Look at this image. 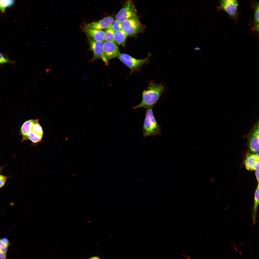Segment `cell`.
<instances>
[{
    "mask_svg": "<svg viewBox=\"0 0 259 259\" xmlns=\"http://www.w3.org/2000/svg\"><path fill=\"white\" fill-rule=\"evenodd\" d=\"M143 29L144 27L137 15L122 22L121 30L128 36L134 35Z\"/></svg>",
    "mask_w": 259,
    "mask_h": 259,
    "instance_id": "cell-3",
    "label": "cell"
},
{
    "mask_svg": "<svg viewBox=\"0 0 259 259\" xmlns=\"http://www.w3.org/2000/svg\"><path fill=\"white\" fill-rule=\"evenodd\" d=\"M259 161V157L256 154H251L247 155L245 161V164L246 169L248 170H254V166L255 164Z\"/></svg>",
    "mask_w": 259,
    "mask_h": 259,
    "instance_id": "cell-13",
    "label": "cell"
},
{
    "mask_svg": "<svg viewBox=\"0 0 259 259\" xmlns=\"http://www.w3.org/2000/svg\"><path fill=\"white\" fill-rule=\"evenodd\" d=\"M15 2L13 0H0V11L2 13H4L6 8L12 6Z\"/></svg>",
    "mask_w": 259,
    "mask_h": 259,
    "instance_id": "cell-16",
    "label": "cell"
},
{
    "mask_svg": "<svg viewBox=\"0 0 259 259\" xmlns=\"http://www.w3.org/2000/svg\"><path fill=\"white\" fill-rule=\"evenodd\" d=\"M152 107L146 109L143 127L144 137L158 135L161 133L160 127L154 116Z\"/></svg>",
    "mask_w": 259,
    "mask_h": 259,
    "instance_id": "cell-2",
    "label": "cell"
},
{
    "mask_svg": "<svg viewBox=\"0 0 259 259\" xmlns=\"http://www.w3.org/2000/svg\"><path fill=\"white\" fill-rule=\"evenodd\" d=\"M2 241L6 245L9 246L10 244L8 238L6 237H4L1 239Z\"/></svg>",
    "mask_w": 259,
    "mask_h": 259,
    "instance_id": "cell-25",
    "label": "cell"
},
{
    "mask_svg": "<svg viewBox=\"0 0 259 259\" xmlns=\"http://www.w3.org/2000/svg\"><path fill=\"white\" fill-rule=\"evenodd\" d=\"M255 174L256 178L258 181V183L259 182V170H256L255 172Z\"/></svg>",
    "mask_w": 259,
    "mask_h": 259,
    "instance_id": "cell-28",
    "label": "cell"
},
{
    "mask_svg": "<svg viewBox=\"0 0 259 259\" xmlns=\"http://www.w3.org/2000/svg\"><path fill=\"white\" fill-rule=\"evenodd\" d=\"M89 259H100L99 258L97 257H91Z\"/></svg>",
    "mask_w": 259,
    "mask_h": 259,
    "instance_id": "cell-29",
    "label": "cell"
},
{
    "mask_svg": "<svg viewBox=\"0 0 259 259\" xmlns=\"http://www.w3.org/2000/svg\"><path fill=\"white\" fill-rule=\"evenodd\" d=\"M105 32V41L115 43L114 40L115 32L111 29H107Z\"/></svg>",
    "mask_w": 259,
    "mask_h": 259,
    "instance_id": "cell-17",
    "label": "cell"
},
{
    "mask_svg": "<svg viewBox=\"0 0 259 259\" xmlns=\"http://www.w3.org/2000/svg\"><path fill=\"white\" fill-rule=\"evenodd\" d=\"M127 35L122 30L115 32L114 40L115 43L124 47Z\"/></svg>",
    "mask_w": 259,
    "mask_h": 259,
    "instance_id": "cell-15",
    "label": "cell"
},
{
    "mask_svg": "<svg viewBox=\"0 0 259 259\" xmlns=\"http://www.w3.org/2000/svg\"><path fill=\"white\" fill-rule=\"evenodd\" d=\"M15 63V62L9 59L4 54L0 52V65L6 64Z\"/></svg>",
    "mask_w": 259,
    "mask_h": 259,
    "instance_id": "cell-19",
    "label": "cell"
},
{
    "mask_svg": "<svg viewBox=\"0 0 259 259\" xmlns=\"http://www.w3.org/2000/svg\"><path fill=\"white\" fill-rule=\"evenodd\" d=\"M42 136L31 131L30 132L28 139L34 143H37L41 141Z\"/></svg>",
    "mask_w": 259,
    "mask_h": 259,
    "instance_id": "cell-18",
    "label": "cell"
},
{
    "mask_svg": "<svg viewBox=\"0 0 259 259\" xmlns=\"http://www.w3.org/2000/svg\"><path fill=\"white\" fill-rule=\"evenodd\" d=\"M104 55L108 61L117 57L120 53L118 46L115 43L105 41L103 42Z\"/></svg>",
    "mask_w": 259,
    "mask_h": 259,
    "instance_id": "cell-8",
    "label": "cell"
},
{
    "mask_svg": "<svg viewBox=\"0 0 259 259\" xmlns=\"http://www.w3.org/2000/svg\"><path fill=\"white\" fill-rule=\"evenodd\" d=\"M33 132L43 136V131L41 127L38 122L35 124L33 126L31 130Z\"/></svg>",
    "mask_w": 259,
    "mask_h": 259,
    "instance_id": "cell-21",
    "label": "cell"
},
{
    "mask_svg": "<svg viewBox=\"0 0 259 259\" xmlns=\"http://www.w3.org/2000/svg\"><path fill=\"white\" fill-rule=\"evenodd\" d=\"M38 122V119H30L26 121L23 124L20 129L23 141L28 140L29 134L33 126L35 124Z\"/></svg>",
    "mask_w": 259,
    "mask_h": 259,
    "instance_id": "cell-10",
    "label": "cell"
},
{
    "mask_svg": "<svg viewBox=\"0 0 259 259\" xmlns=\"http://www.w3.org/2000/svg\"><path fill=\"white\" fill-rule=\"evenodd\" d=\"M121 28L122 23L116 20L108 29H111L115 32L121 30Z\"/></svg>",
    "mask_w": 259,
    "mask_h": 259,
    "instance_id": "cell-20",
    "label": "cell"
},
{
    "mask_svg": "<svg viewBox=\"0 0 259 259\" xmlns=\"http://www.w3.org/2000/svg\"><path fill=\"white\" fill-rule=\"evenodd\" d=\"M83 29L87 36L97 41L103 42L105 41V31L95 29Z\"/></svg>",
    "mask_w": 259,
    "mask_h": 259,
    "instance_id": "cell-11",
    "label": "cell"
},
{
    "mask_svg": "<svg viewBox=\"0 0 259 259\" xmlns=\"http://www.w3.org/2000/svg\"><path fill=\"white\" fill-rule=\"evenodd\" d=\"M114 21L113 18L110 16L105 17L98 21L85 24L83 29H93L101 30L108 29Z\"/></svg>",
    "mask_w": 259,
    "mask_h": 259,
    "instance_id": "cell-7",
    "label": "cell"
},
{
    "mask_svg": "<svg viewBox=\"0 0 259 259\" xmlns=\"http://www.w3.org/2000/svg\"><path fill=\"white\" fill-rule=\"evenodd\" d=\"M249 139V147L251 151L256 152L259 151V135L252 130Z\"/></svg>",
    "mask_w": 259,
    "mask_h": 259,
    "instance_id": "cell-12",
    "label": "cell"
},
{
    "mask_svg": "<svg viewBox=\"0 0 259 259\" xmlns=\"http://www.w3.org/2000/svg\"><path fill=\"white\" fill-rule=\"evenodd\" d=\"M165 86L161 83L150 82L143 91L141 103L133 107V109L140 108L146 109L152 107L158 101L165 90Z\"/></svg>",
    "mask_w": 259,
    "mask_h": 259,
    "instance_id": "cell-1",
    "label": "cell"
},
{
    "mask_svg": "<svg viewBox=\"0 0 259 259\" xmlns=\"http://www.w3.org/2000/svg\"><path fill=\"white\" fill-rule=\"evenodd\" d=\"M254 202L252 213L253 224H254L256 222V218L258 206L259 204V183L256 189L254 194Z\"/></svg>",
    "mask_w": 259,
    "mask_h": 259,
    "instance_id": "cell-14",
    "label": "cell"
},
{
    "mask_svg": "<svg viewBox=\"0 0 259 259\" xmlns=\"http://www.w3.org/2000/svg\"><path fill=\"white\" fill-rule=\"evenodd\" d=\"M259 5L257 6L255 11L254 18L256 22L259 24Z\"/></svg>",
    "mask_w": 259,
    "mask_h": 259,
    "instance_id": "cell-24",
    "label": "cell"
},
{
    "mask_svg": "<svg viewBox=\"0 0 259 259\" xmlns=\"http://www.w3.org/2000/svg\"><path fill=\"white\" fill-rule=\"evenodd\" d=\"M8 178L7 177L0 174V188L4 186Z\"/></svg>",
    "mask_w": 259,
    "mask_h": 259,
    "instance_id": "cell-23",
    "label": "cell"
},
{
    "mask_svg": "<svg viewBox=\"0 0 259 259\" xmlns=\"http://www.w3.org/2000/svg\"><path fill=\"white\" fill-rule=\"evenodd\" d=\"M238 2L235 0H224L221 1L220 7L233 17L236 15Z\"/></svg>",
    "mask_w": 259,
    "mask_h": 259,
    "instance_id": "cell-9",
    "label": "cell"
},
{
    "mask_svg": "<svg viewBox=\"0 0 259 259\" xmlns=\"http://www.w3.org/2000/svg\"><path fill=\"white\" fill-rule=\"evenodd\" d=\"M6 253L0 252V259H6Z\"/></svg>",
    "mask_w": 259,
    "mask_h": 259,
    "instance_id": "cell-26",
    "label": "cell"
},
{
    "mask_svg": "<svg viewBox=\"0 0 259 259\" xmlns=\"http://www.w3.org/2000/svg\"><path fill=\"white\" fill-rule=\"evenodd\" d=\"M3 168V167H0V174Z\"/></svg>",
    "mask_w": 259,
    "mask_h": 259,
    "instance_id": "cell-30",
    "label": "cell"
},
{
    "mask_svg": "<svg viewBox=\"0 0 259 259\" xmlns=\"http://www.w3.org/2000/svg\"><path fill=\"white\" fill-rule=\"evenodd\" d=\"M88 39L90 49L93 54L92 60L101 59L105 65H107L108 61L104 55L103 42L96 41L88 36Z\"/></svg>",
    "mask_w": 259,
    "mask_h": 259,
    "instance_id": "cell-6",
    "label": "cell"
},
{
    "mask_svg": "<svg viewBox=\"0 0 259 259\" xmlns=\"http://www.w3.org/2000/svg\"><path fill=\"white\" fill-rule=\"evenodd\" d=\"M8 247L4 243L0 238V252L7 253Z\"/></svg>",
    "mask_w": 259,
    "mask_h": 259,
    "instance_id": "cell-22",
    "label": "cell"
},
{
    "mask_svg": "<svg viewBox=\"0 0 259 259\" xmlns=\"http://www.w3.org/2000/svg\"><path fill=\"white\" fill-rule=\"evenodd\" d=\"M136 9L132 1L127 0L116 14V20L122 23L136 15Z\"/></svg>",
    "mask_w": 259,
    "mask_h": 259,
    "instance_id": "cell-5",
    "label": "cell"
},
{
    "mask_svg": "<svg viewBox=\"0 0 259 259\" xmlns=\"http://www.w3.org/2000/svg\"><path fill=\"white\" fill-rule=\"evenodd\" d=\"M125 65L130 68V73L138 70L149 60V56L142 59L135 58L125 53H120L117 57Z\"/></svg>",
    "mask_w": 259,
    "mask_h": 259,
    "instance_id": "cell-4",
    "label": "cell"
},
{
    "mask_svg": "<svg viewBox=\"0 0 259 259\" xmlns=\"http://www.w3.org/2000/svg\"><path fill=\"white\" fill-rule=\"evenodd\" d=\"M254 170H257L259 169V161L257 162L254 165L253 167Z\"/></svg>",
    "mask_w": 259,
    "mask_h": 259,
    "instance_id": "cell-27",
    "label": "cell"
}]
</instances>
